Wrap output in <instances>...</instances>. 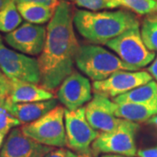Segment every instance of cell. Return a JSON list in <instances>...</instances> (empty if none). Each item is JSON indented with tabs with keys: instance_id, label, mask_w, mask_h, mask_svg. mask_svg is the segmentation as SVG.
<instances>
[{
	"instance_id": "7",
	"label": "cell",
	"mask_w": 157,
	"mask_h": 157,
	"mask_svg": "<svg viewBox=\"0 0 157 157\" xmlns=\"http://www.w3.org/2000/svg\"><path fill=\"white\" fill-rule=\"evenodd\" d=\"M0 69L9 79L33 84H39L41 81L39 60L7 48L3 42L0 43Z\"/></svg>"
},
{
	"instance_id": "16",
	"label": "cell",
	"mask_w": 157,
	"mask_h": 157,
	"mask_svg": "<svg viewBox=\"0 0 157 157\" xmlns=\"http://www.w3.org/2000/svg\"><path fill=\"white\" fill-rule=\"evenodd\" d=\"M114 113L116 117L135 123L148 121L157 114V105H143L136 103H115Z\"/></svg>"
},
{
	"instance_id": "12",
	"label": "cell",
	"mask_w": 157,
	"mask_h": 157,
	"mask_svg": "<svg viewBox=\"0 0 157 157\" xmlns=\"http://www.w3.org/2000/svg\"><path fill=\"white\" fill-rule=\"evenodd\" d=\"M85 109L87 121L100 133L111 131L121 121L114 113V102L101 94H94Z\"/></svg>"
},
{
	"instance_id": "10",
	"label": "cell",
	"mask_w": 157,
	"mask_h": 157,
	"mask_svg": "<svg viewBox=\"0 0 157 157\" xmlns=\"http://www.w3.org/2000/svg\"><path fill=\"white\" fill-rule=\"evenodd\" d=\"M46 39V28L31 23H24L5 36L6 42L14 50L32 56L40 55Z\"/></svg>"
},
{
	"instance_id": "13",
	"label": "cell",
	"mask_w": 157,
	"mask_h": 157,
	"mask_svg": "<svg viewBox=\"0 0 157 157\" xmlns=\"http://www.w3.org/2000/svg\"><path fill=\"white\" fill-rule=\"evenodd\" d=\"M53 148L35 141L17 128L9 133L0 148V157H44Z\"/></svg>"
},
{
	"instance_id": "26",
	"label": "cell",
	"mask_w": 157,
	"mask_h": 157,
	"mask_svg": "<svg viewBox=\"0 0 157 157\" xmlns=\"http://www.w3.org/2000/svg\"><path fill=\"white\" fill-rule=\"evenodd\" d=\"M136 155L139 157H157V145L151 147L139 149L137 150Z\"/></svg>"
},
{
	"instance_id": "34",
	"label": "cell",
	"mask_w": 157,
	"mask_h": 157,
	"mask_svg": "<svg viewBox=\"0 0 157 157\" xmlns=\"http://www.w3.org/2000/svg\"><path fill=\"white\" fill-rule=\"evenodd\" d=\"M101 157H128V156H124V155H110V154H105V155H101Z\"/></svg>"
},
{
	"instance_id": "4",
	"label": "cell",
	"mask_w": 157,
	"mask_h": 157,
	"mask_svg": "<svg viewBox=\"0 0 157 157\" xmlns=\"http://www.w3.org/2000/svg\"><path fill=\"white\" fill-rule=\"evenodd\" d=\"M23 133L42 145L63 147L67 145L65 127V108L57 106L33 122L24 124Z\"/></svg>"
},
{
	"instance_id": "32",
	"label": "cell",
	"mask_w": 157,
	"mask_h": 157,
	"mask_svg": "<svg viewBox=\"0 0 157 157\" xmlns=\"http://www.w3.org/2000/svg\"><path fill=\"white\" fill-rule=\"evenodd\" d=\"M12 0H0V11L6 6L10 2H11Z\"/></svg>"
},
{
	"instance_id": "20",
	"label": "cell",
	"mask_w": 157,
	"mask_h": 157,
	"mask_svg": "<svg viewBox=\"0 0 157 157\" xmlns=\"http://www.w3.org/2000/svg\"><path fill=\"white\" fill-rule=\"evenodd\" d=\"M140 33L147 47L152 52H157V13L147 15L144 18Z\"/></svg>"
},
{
	"instance_id": "36",
	"label": "cell",
	"mask_w": 157,
	"mask_h": 157,
	"mask_svg": "<svg viewBox=\"0 0 157 157\" xmlns=\"http://www.w3.org/2000/svg\"><path fill=\"white\" fill-rule=\"evenodd\" d=\"M1 75H3V73H2V72H1V69H0V76Z\"/></svg>"
},
{
	"instance_id": "6",
	"label": "cell",
	"mask_w": 157,
	"mask_h": 157,
	"mask_svg": "<svg viewBox=\"0 0 157 157\" xmlns=\"http://www.w3.org/2000/svg\"><path fill=\"white\" fill-rule=\"evenodd\" d=\"M118 57L136 69L145 67L155 58V52L150 51L145 45L140 26H135L124 32L106 44Z\"/></svg>"
},
{
	"instance_id": "27",
	"label": "cell",
	"mask_w": 157,
	"mask_h": 157,
	"mask_svg": "<svg viewBox=\"0 0 157 157\" xmlns=\"http://www.w3.org/2000/svg\"><path fill=\"white\" fill-rule=\"evenodd\" d=\"M10 90H11V80L9 84L0 87V108L4 107L5 103L7 101L10 94Z\"/></svg>"
},
{
	"instance_id": "3",
	"label": "cell",
	"mask_w": 157,
	"mask_h": 157,
	"mask_svg": "<svg viewBox=\"0 0 157 157\" xmlns=\"http://www.w3.org/2000/svg\"><path fill=\"white\" fill-rule=\"evenodd\" d=\"M76 67L90 79L101 81L119 71H138L99 45H83L78 47L75 58Z\"/></svg>"
},
{
	"instance_id": "9",
	"label": "cell",
	"mask_w": 157,
	"mask_h": 157,
	"mask_svg": "<svg viewBox=\"0 0 157 157\" xmlns=\"http://www.w3.org/2000/svg\"><path fill=\"white\" fill-rule=\"evenodd\" d=\"M151 80L153 77L146 71H119L104 80L94 81L93 91L94 94L113 99Z\"/></svg>"
},
{
	"instance_id": "18",
	"label": "cell",
	"mask_w": 157,
	"mask_h": 157,
	"mask_svg": "<svg viewBox=\"0 0 157 157\" xmlns=\"http://www.w3.org/2000/svg\"><path fill=\"white\" fill-rule=\"evenodd\" d=\"M17 7L21 17L34 25H43L50 21L56 10L50 6L31 2L18 3Z\"/></svg>"
},
{
	"instance_id": "29",
	"label": "cell",
	"mask_w": 157,
	"mask_h": 157,
	"mask_svg": "<svg viewBox=\"0 0 157 157\" xmlns=\"http://www.w3.org/2000/svg\"><path fill=\"white\" fill-rule=\"evenodd\" d=\"M77 157H98V154H96L95 152L92 149V150L89 152L78 154V155H77Z\"/></svg>"
},
{
	"instance_id": "11",
	"label": "cell",
	"mask_w": 157,
	"mask_h": 157,
	"mask_svg": "<svg viewBox=\"0 0 157 157\" xmlns=\"http://www.w3.org/2000/svg\"><path fill=\"white\" fill-rule=\"evenodd\" d=\"M57 97L67 110H76L82 107L93 98L90 79L73 71L59 86Z\"/></svg>"
},
{
	"instance_id": "25",
	"label": "cell",
	"mask_w": 157,
	"mask_h": 157,
	"mask_svg": "<svg viewBox=\"0 0 157 157\" xmlns=\"http://www.w3.org/2000/svg\"><path fill=\"white\" fill-rule=\"evenodd\" d=\"M16 4L18 3H27V2H31V3H37V4H40V5H45V6H50L54 9H56V7L59 5V2H58V0H14Z\"/></svg>"
},
{
	"instance_id": "30",
	"label": "cell",
	"mask_w": 157,
	"mask_h": 157,
	"mask_svg": "<svg viewBox=\"0 0 157 157\" xmlns=\"http://www.w3.org/2000/svg\"><path fill=\"white\" fill-rule=\"evenodd\" d=\"M10 83V79L6 77V75H1L0 76V87L3 86H6V85L9 84Z\"/></svg>"
},
{
	"instance_id": "24",
	"label": "cell",
	"mask_w": 157,
	"mask_h": 157,
	"mask_svg": "<svg viewBox=\"0 0 157 157\" xmlns=\"http://www.w3.org/2000/svg\"><path fill=\"white\" fill-rule=\"evenodd\" d=\"M44 157H77V155L66 148L58 147V148H53Z\"/></svg>"
},
{
	"instance_id": "2",
	"label": "cell",
	"mask_w": 157,
	"mask_h": 157,
	"mask_svg": "<svg viewBox=\"0 0 157 157\" xmlns=\"http://www.w3.org/2000/svg\"><path fill=\"white\" fill-rule=\"evenodd\" d=\"M73 24L78 33L95 45H106L124 32L140 26L135 14L127 11L77 10L73 13Z\"/></svg>"
},
{
	"instance_id": "37",
	"label": "cell",
	"mask_w": 157,
	"mask_h": 157,
	"mask_svg": "<svg viewBox=\"0 0 157 157\" xmlns=\"http://www.w3.org/2000/svg\"><path fill=\"white\" fill-rule=\"evenodd\" d=\"M64 1H67V0H64ZM68 1H69V0H68Z\"/></svg>"
},
{
	"instance_id": "31",
	"label": "cell",
	"mask_w": 157,
	"mask_h": 157,
	"mask_svg": "<svg viewBox=\"0 0 157 157\" xmlns=\"http://www.w3.org/2000/svg\"><path fill=\"white\" fill-rule=\"evenodd\" d=\"M148 122L152 125H154L157 129V114L156 115H155V116H153L152 118L149 119V121H148Z\"/></svg>"
},
{
	"instance_id": "35",
	"label": "cell",
	"mask_w": 157,
	"mask_h": 157,
	"mask_svg": "<svg viewBox=\"0 0 157 157\" xmlns=\"http://www.w3.org/2000/svg\"><path fill=\"white\" fill-rule=\"evenodd\" d=\"M3 41H2V38H1V36H0V43H2Z\"/></svg>"
},
{
	"instance_id": "21",
	"label": "cell",
	"mask_w": 157,
	"mask_h": 157,
	"mask_svg": "<svg viewBox=\"0 0 157 157\" xmlns=\"http://www.w3.org/2000/svg\"><path fill=\"white\" fill-rule=\"evenodd\" d=\"M120 6L139 15H151L157 13V0H115Z\"/></svg>"
},
{
	"instance_id": "8",
	"label": "cell",
	"mask_w": 157,
	"mask_h": 157,
	"mask_svg": "<svg viewBox=\"0 0 157 157\" xmlns=\"http://www.w3.org/2000/svg\"><path fill=\"white\" fill-rule=\"evenodd\" d=\"M65 127L67 147L78 154L92 150L91 145L100 132L93 128L87 121L85 107L76 110H67L65 108Z\"/></svg>"
},
{
	"instance_id": "14",
	"label": "cell",
	"mask_w": 157,
	"mask_h": 157,
	"mask_svg": "<svg viewBox=\"0 0 157 157\" xmlns=\"http://www.w3.org/2000/svg\"><path fill=\"white\" fill-rule=\"evenodd\" d=\"M56 107V99L31 103H11L7 99L3 107L17 118L21 124H27L42 117Z\"/></svg>"
},
{
	"instance_id": "33",
	"label": "cell",
	"mask_w": 157,
	"mask_h": 157,
	"mask_svg": "<svg viewBox=\"0 0 157 157\" xmlns=\"http://www.w3.org/2000/svg\"><path fill=\"white\" fill-rule=\"evenodd\" d=\"M6 135H5V134H3V133L0 132V148L2 147L4 142H5V138H6Z\"/></svg>"
},
{
	"instance_id": "23",
	"label": "cell",
	"mask_w": 157,
	"mask_h": 157,
	"mask_svg": "<svg viewBox=\"0 0 157 157\" xmlns=\"http://www.w3.org/2000/svg\"><path fill=\"white\" fill-rule=\"evenodd\" d=\"M21 122L11 114L8 111H6L4 107L0 108V132L7 135V134L17 126H19Z\"/></svg>"
},
{
	"instance_id": "19",
	"label": "cell",
	"mask_w": 157,
	"mask_h": 157,
	"mask_svg": "<svg viewBox=\"0 0 157 157\" xmlns=\"http://www.w3.org/2000/svg\"><path fill=\"white\" fill-rule=\"evenodd\" d=\"M22 18L14 0L0 11V32L10 33L22 23Z\"/></svg>"
},
{
	"instance_id": "28",
	"label": "cell",
	"mask_w": 157,
	"mask_h": 157,
	"mask_svg": "<svg viewBox=\"0 0 157 157\" xmlns=\"http://www.w3.org/2000/svg\"><path fill=\"white\" fill-rule=\"evenodd\" d=\"M147 72L150 73V75L157 82V55L155 58L154 61L152 62L151 65L147 67Z\"/></svg>"
},
{
	"instance_id": "1",
	"label": "cell",
	"mask_w": 157,
	"mask_h": 157,
	"mask_svg": "<svg viewBox=\"0 0 157 157\" xmlns=\"http://www.w3.org/2000/svg\"><path fill=\"white\" fill-rule=\"evenodd\" d=\"M73 7L62 0L46 27V39L39 55L40 84L54 90L73 72L75 58L79 45L73 30Z\"/></svg>"
},
{
	"instance_id": "22",
	"label": "cell",
	"mask_w": 157,
	"mask_h": 157,
	"mask_svg": "<svg viewBox=\"0 0 157 157\" xmlns=\"http://www.w3.org/2000/svg\"><path fill=\"white\" fill-rule=\"evenodd\" d=\"M74 2L78 7L91 11L114 9L120 6L115 0H74Z\"/></svg>"
},
{
	"instance_id": "17",
	"label": "cell",
	"mask_w": 157,
	"mask_h": 157,
	"mask_svg": "<svg viewBox=\"0 0 157 157\" xmlns=\"http://www.w3.org/2000/svg\"><path fill=\"white\" fill-rule=\"evenodd\" d=\"M115 103H136L143 105H157V82L151 80L113 100Z\"/></svg>"
},
{
	"instance_id": "15",
	"label": "cell",
	"mask_w": 157,
	"mask_h": 157,
	"mask_svg": "<svg viewBox=\"0 0 157 157\" xmlns=\"http://www.w3.org/2000/svg\"><path fill=\"white\" fill-rule=\"evenodd\" d=\"M11 80V90L8 100L11 103H31L54 99L53 94L43 86L18 79Z\"/></svg>"
},
{
	"instance_id": "5",
	"label": "cell",
	"mask_w": 157,
	"mask_h": 157,
	"mask_svg": "<svg viewBox=\"0 0 157 157\" xmlns=\"http://www.w3.org/2000/svg\"><path fill=\"white\" fill-rule=\"evenodd\" d=\"M138 123L121 119L114 129L99 133L92 144L96 154H110L133 157L137 154L135 135L139 129Z\"/></svg>"
}]
</instances>
